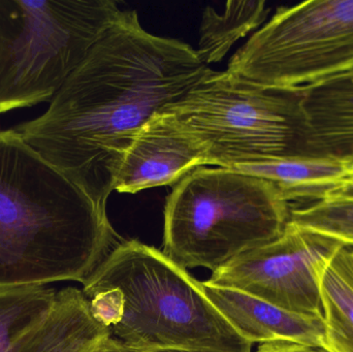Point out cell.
Here are the masks:
<instances>
[{
	"instance_id": "3957f363",
	"label": "cell",
	"mask_w": 353,
	"mask_h": 352,
	"mask_svg": "<svg viewBox=\"0 0 353 352\" xmlns=\"http://www.w3.org/2000/svg\"><path fill=\"white\" fill-rule=\"evenodd\" d=\"M95 320L136 351L251 352L201 282L163 251L122 241L83 283Z\"/></svg>"
},
{
	"instance_id": "6da1fadb",
	"label": "cell",
	"mask_w": 353,
	"mask_h": 352,
	"mask_svg": "<svg viewBox=\"0 0 353 352\" xmlns=\"http://www.w3.org/2000/svg\"><path fill=\"white\" fill-rule=\"evenodd\" d=\"M212 70L190 45L148 32L137 10H121L47 111L14 130L107 210L134 136Z\"/></svg>"
},
{
	"instance_id": "9c48e42d",
	"label": "cell",
	"mask_w": 353,
	"mask_h": 352,
	"mask_svg": "<svg viewBox=\"0 0 353 352\" xmlns=\"http://www.w3.org/2000/svg\"><path fill=\"white\" fill-rule=\"evenodd\" d=\"M208 165L199 141L169 112L155 114L134 136L116 177L114 190L138 194L175 185L189 172Z\"/></svg>"
},
{
	"instance_id": "5b68a950",
	"label": "cell",
	"mask_w": 353,
	"mask_h": 352,
	"mask_svg": "<svg viewBox=\"0 0 353 352\" xmlns=\"http://www.w3.org/2000/svg\"><path fill=\"white\" fill-rule=\"evenodd\" d=\"M163 111L199 141L208 165H246L313 156L299 90L261 86L212 70Z\"/></svg>"
},
{
	"instance_id": "52a82bcc",
	"label": "cell",
	"mask_w": 353,
	"mask_h": 352,
	"mask_svg": "<svg viewBox=\"0 0 353 352\" xmlns=\"http://www.w3.org/2000/svg\"><path fill=\"white\" fill-rule=\"evenodd\" d=\"M353 70V0L281 6L228 62L232 76L301 90Z\"/></svg>"
},
{
	"instance_id": "30bf717a",
	"label": "cell",
	"mask_w": 353,
	"mask_h": 352,
	"mask_svg": "<svg viewBox=\"0 0 353 352\" xmlns=\"http://www.w3.org/2000/svg\"><path fill=\"white\" fill-rule=\"evenodd\" d=\"M205 297L228 324L251 344L292 342L327 347L325 318L294 313L236 289L201 282Z\"/></svg>"
},
{
	"instance_id": "4fadbf2b",
	"label": "cell",
	"mask_w": 353,
	"mask_h": 352,
	"mask_svg": "<svg viewBox=\"0 0 353 352\" xmlns=\"http://www.w3.org/2000/svg\"><path fill=\"white\" fill-rule=\"evenodd\" d=\"M236 169L277 186L290 206L301 200H323L352 181L343 159L332 156L292 157Z\"/></svg>"
},
{
	"instance_id": "5bb4252c",
	"label": "cell",
	"mask_w": 353,
	"mask_h": 352,
	"mask_svg": "<svg viewBox=\"0 0 353 352\" xmlns=\"http://www.w3.org/2000/svg\"><path fill=\"white\" fill-rule=\"evenodd\" d=\"M321 304L327 351L353 352V250L342 247L321 276Z\"/></svg>"
},
{
	"instance_id": "8992f818",
	"label": "cell",
	"mask_w": 353,
	"mask_h": 352,
	"mask_svg": "<svg viewBox=\"0 0 353 352\" xmlns=\"http://www.w3.org/2000/svg\"><path fill=\"white\" fill-rule=\"evenodd\" d=\"M120 12L112 0H0V114L51 103Z\"/></svg>"
},
{
	"instance_id": "8fae6325",
	"label": "cell",
	"mask_w": 353,
	"mask_h": 352,
	"mask_svg": "<svg viewBox=\"0 0 353 352\" xmlns=\"http://www.w3.org/2000/svg\"><path fill=\"white\" fill-rule=\"evenodd\" d=\"M313 156L342 158L353 152V70L301 89Z\"/></svg>"
},
{
	"instance_id": "7402d4cb",
	"label": "cell",
	"mask_w": 353,
	"mask_h": 352,
	"mask_svg": "<svg viewBox=\"0 0 353 352\" xmlns=\"http://www.w3.org/2000/svg\"><path fill=\"white\" fill-rule=\"evenodd\" d=\"M154 352H187V351H154Z\"/></svg>"
},
{
	"instance_id": "ffe728a7",
	"label": "cell",
	"mask_w": 353,
	"mask_h": 352,
	"mask_svg": "<svg viewBox=\"0 0 353 352\" xmlns=\"http://www.w3.org/2000/svg\"><path fill=\"white\" fill-rule=\"evenodd\" d=\"M339 196V198H353V180L347 182V183L342 185L341 187L334 190L330 196Z\"/></svg>"
},
{
	"instance_id": "2e32d148",
	"label": "cell",
	"mask_w": 353,
	"mask_h": 352,
	"mask_svg": "<svg viewBox=\"0 0 353 352\" xmlns=\"http://www.w3.org/2000/svg\"><path fill=\"white\" fill-rule=\"evenodd\" d=\"M57 291L48 287L0 291V352H19L55 303Z\"/></svg>"
},
{
	"instance_id": "277c9868",
	"label": "cell",
	"mask_w": 353,
	"mask_h": 352,
	"mask_svg": "<svg viewBox=\"0 0 353 352\" xmlns=\"http://www.w3.org/2000/svg\"><path fill=\"white\" fill-rule=\"evenodd\" d=\"M290 214L271 182L230 167H197L168 196L163 252L185 270L214 272L280 237Z\"/></svg>"
},
{
	"instance_id": "e0dca14e",
	"label": "cell",
	"mask_w": 353,
	"mask_h": 352,
	"mask_svg": "<svg viewBox=\"0 0 353 352\" xmlns=\"http://www.w3.org/2000/svg\"><path fill=\"white\" fill-rule=\"evenodd\" d=\"M288 223L353 249V198L327 196L306 206L290 207Z\"/></svg>"
},
{
	"instance_id": "ac0fdd59",
	"label": "cell",
	"mask_w": 353,
	"mask_h": 352,
	"mask_svg": "<svg viewBox=\"0 0 353 352\" xmlns=\"http://www.w3.org/2000/svg\"><path fill=\"white\" fill-rule=\"evenodd\" d=\"M255 352H331L323 347L309 346L292 342H271L261 344Z\"/></svg>"
},
{
	"instance_id": "44dd1931",
	"label": "cell",
	"mask_w": 353,
	"mask_h": 352,
	"mask_svg": "<svg viewBox=\"0 0 353 352\" xmlns=\"http://www.w3.org/2000/svg\"><path fill=\"white\" fill-rule=\"evenodd\" d=\"M344 163H345L346 167H347L348 173H350V177H352V181L353 180V152L350 154L346 155V156L342 157Z\"/></svg>"
},
{
	"instance_id": "ba28073f",
	"label": "cell",
	"mask_w": 353,
	"mask_h": 352,
	"mask_svg": "<svg viewBox=\"0 0 353 352\" xmlns=\"http://www.w3.org/2000/svg\"><path fill=\"white\" fill-rule=\"evenodd\" d=\"M342 247L288 223L277 239L220 267L205 282L236 289L294 313L323 316L321 272Z\"/></svg>"
},
{
	"instance_id": "7a4b0ae2",
	"label": "cell",
	"mask_w": 353,
	"mask_h": 352,
	"mask_svg": "<svg viewBox=\"0 0 353 352\" xmlns=\"http://www.w3.org/2000/svg\"><path fill=\"white\" fill-rule=\"evenodd\" d=\"M122 241L107 210L14 128L0 130V291L83 284Z\"/></svg>"
},
{
	"instance_id": "7c38bea8",
	"label": "cell",
	"mask_w": 353,
	"mask_h": 352,
	"mask_svg": "<svg viewBox=\"0 0 353 352\" xmlns=\"http://www.w3.org/2000/svg\"><path fill=\"white\" fill-rule=\"evenodd\" d=\"M111 338L109 330L91 313L82 289L57 291L43 322L23 340L19 352H101Z\"/></svg>"
},
{
	"instance_id": "9a60e30c",
	"label": "cell",
	"mask_w": 353,
	"mask_h": 352,
	"mask_svg": "<svg viewBox=\"0 0 353 352\" xmlns=\"http://www.w3.org/2000/svg\"><path fill=\"white\" fill-rule=\"evenodd\" d=\"M269 12L265 1H228L222 14L208 6L201 20L197 55L205 65L221 61L239 39L265 22Z\"/></svg>"
},
{
	"instance_id": "d6986e66",
	"label": "cell",
	"mask_w": 353,
	"mask_h": 352,
	"mask_svg": "<svg viewBox=\"0 0 353 352\" xmlns=\"http://www.w3.org/2000/svg\"><path fill=\"white\" fill-rule=\"evenodd\" d=\"M101 352H144L130 349L118 341L110 338L101 347Z\"/></svg>"
}]
</instances>
